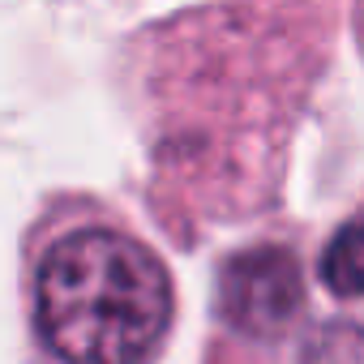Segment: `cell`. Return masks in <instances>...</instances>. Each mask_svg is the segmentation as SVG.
I'll list each match as a JSON object with an SVG mask.
<instances>
[{
    "label": "cell",
    "mask_w": 364,
    "mask_h": 364,
    "mask_svg": "<svg viewBox=\"0 0 364 364\" xmlns=\"http://www.w3.org/2000/svg\"><path fill=\"white\" fill-rule=\"evenodd\" d=\"M31 330L52 364H159L176 287L163 257L116 223H73L31 257Z\"/></svg>",
    "instance_id": "obj_1"
},
{
    "label": "cell",
    "mask_w": 364,
    "mask_h": 364,
    "mask_svg": "<svg viewBox=\"0 0 364 364\" xmlns=\"http://www.w3.org/2000/svg\"><path fill=\"white\" fill-rule=\"evenodd\" d=\"M321 279L334 296H364V215L343 223L321 253Z\"/></svg>",
    "instance_id": "obj_3"
},
{
    "label": "cell",
    "mask_w": 364,
    "mask_h": 364,
    "mask_svg": "<svg viewBox=\"0 0 364 364\" xmlns=\"http://www.w3.org/2000/svg\"><path fill=\"white\" fill-rule=\"evenodd\" d=\"M304 309L300 262L279 245H257L223 262L219 317L245 338H279Z\"/></svg>",
    "instance_id": "obj_2"
},
{
    "label": "cell",
    "mask_w": 364,
    "mask_h": 364,
    "mask_svg": "<svg viewBox=\"0 0 364 364\" xmlns=\"http://www.w3.org/2000/svg\"><path fill=\"white\" fill-rule=\"evenodd\" d=\"M300 364H364V330L351 326V321H330V326H321V330L304 343Z\"/></svg>",
    "instance_id": "obj_4"
}]
</instances>
